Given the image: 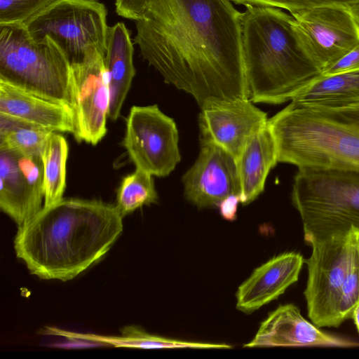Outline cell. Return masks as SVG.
I'll list each match as a JSON object with an SVG mask.
<instances>
[{
  "label": "cell",
  "instance_id": "1",
  "mask_svg": "<svg viewBox=\"0 0 359 359\" xmlns=\"http://www.w3.org/2000/svg\"><path fill=\"white\" fill-rule=\"evenodd\" d=\"M240 16L230 0H149L134 42L165 83L200 107L249 99Z\"/></svg>",
  "mask_w": 359,
  "mask_h": 359
},
{
  "label": "cell",
  "instance_id": "2",
  "mask_svg": "<svg viewBox=\"0 0 359 359\" xmlns=\"http://www.w3.org/2000/svg\"><path fill=\"white\" fill-rule=\"evenodd\" d=\"M116 205L62 198L18 226V258L41 279L70 280L100 260L123 231Z\"/></svg>",
  "mask_w": 359,
  "mask_h": 359
},
{
  "label": "cell",
  "instance_id": "3",
  "mask_svg": "<svg viewBox=\"0 0 359 359\" xmlns=\"http://www.w3.org/2000/svg\"><path fill=\"white\" fill-rule=\"evenodd\" d=\"M292 16L283 9L247 6L241 13L243 55L249 100H292L322 74L298 46Z\"/></svg>",
  "mask_w": 359,
  "mask_h": 359
},
{
  "label": "cell",
  "instance_id": "4",
  "mask_svg": "<svg viewBox=\"0 0 359 359\" xmlns=\"http://www.w3.org/2000/svg\"><path fill=\"white\" fill-rule=\"evenodd\" d=\"M278 162L299 169L359 170V106L291 103L268 120Z\"/></svg>",
  "mask_w": 359,
  "mask_h": 359
},
{
  "label": "cell",
  "instance_id": "5",
  "mask_svg": "<svg viewBox=\"0 0 359 359\" xmlns=\"http://www.w3.org/2000/svg\"><path fill=\"white\" fill-rule=\"evenodd\" d=\"M0 81L74 111L72 67L49 36L32 39L22 25H0Z\"/></svg>",
  "mask_w": 359,
  "mask_h": 359
},
{
  "label": "cell",
  "instance_id": "6",
  "mask_svg": "<svg viewBox=\"0 0 359 359\" xmlns=\"http://www.w3.org/2000/svg\"><path fill=\"white\" fill-rule=\"evenodd\" d=\"M292 202L307 243L359 230V170L299 169Z\"/></svg>",
  "mask_w": 359,
  "mask_h": 359
},
{
  "label": "cell",
  "instance_id": "7",
  "mask_svg": "<svg viewBox=\"0 0 359 359\" xmlns=\"http://www.w3.org/2000/svg\"><path fill=\"white\" fill-rule=\"evenodd\" d=\"M107 15L104 5L97 0H57L24 27L35 41L52 39L72 67L81 63L93 46L104 56Z\"/></svg>",
  "mask_w": 359,
  "mask_h": 359
},
{
  "label": "cell",
  "instance_id": "8",
  "mask_svg": "<svg viewBox=\"0 0 359 359\" xmlns=\"http://www.w3.org/2000/svg\"><path fill=\"white\" fill-rule=\"evenodd\" d=\"M355 229L308 243L311 253L305 261L308 278L304 295L308 316L318 327H337L342 323L339 301Z\"/></svg>",
  "mask_w": 359,
  "mask_h": 359
},
{
  "label": "cell",
  "instance_id": "9",
  "mask_svg": "<svg viewBox=\"0 0 359 359\" xmlns=\"http://www.w3.org/2000/svg\"><path fill=\"white\" fill-rule=\"evenodd\" d=\"M298 46L321 73L359 43L350 8L322 6L290 13Z\"/></svg>",
  "mask_w": 359,
  "mask_h": 359
},
{
  "label": "cell",
  "instance_id": "10",
  "mask_svg": "<svg viewBox=\"0 0 359 359\" xmlns=\"http://www.w3.org/2000/svg\"><path fill=\"white\" fill-rule=\"evenodd\" d=\"M178 140L174 120L156 104L131 107L122 144L136 168L168 176L181 159Z\"/></svg>",
  "mask_w": 359,
  "mask_h": 359
},
{
  "label": "cell",
  "instance_id": "11",
  "mask_svg": "<svg viewBox=\"0 0 359 359\" xmlns=\"http://www.w3.org/2000/svg\"><path fill=\"white\" fill-rule=\"evenodd\" d=\"M72 67L75 133L79 142L96 145L106 135L110 93L103 54L91 47L84 60Z\"/></svg>",
  "mask_w": 359,
  "mask_h": 359
},
{
  "label": "cell",
  "instance_id": "12",
  "mask_svg": "<svg viewBox=\"0 0 359 359\" xmlns=\"http://www.w3.org/2000/svg\"><path fill=\"white\" fill-rule=\"evenodd\" d=\"M0 208L21 226L43 208L41 155H24L0 149Z\"/></svg>",
  "mask_w": 359,
  "mask_h": 359
},
{
  "label": "cell",
  "instance_id": "13",
  "mask_svg": "<svg viewBox=\"0 0 359 359\" xmlns=\"http://www.w3.org/2000/svg\"><path fill=\"white\" fill-rule=\"evenodd\" d=\"M194 164L183 175L184 196L200 208L218 206L231 195L241 196L236 159L212 140L201 137Z\"/></svg>",
  "mask_w": 359,
  "mask_h": 359
},
{
  "label": "cell",
  "instance_id": "14",
  "mask_svg": "<svg viewBox=\"0 0 359 359\" xmlns=\"http://www.w3.org/2000/svg\"><path fill=\"white\" fill-rule=\"evenodd\" d=\"M201 109V136L224 149L236 161L248 139L268 121L266 114L249 99L210 100Z\"/></svg>",
  "mask_w": 359,
  "mask_h": 359
},
{
  "label": "cell",
  "instance_id": "15",
  "mask_svg": "<svg viewBox=\"0 0 359 359\" xmlns=\"http://www.w3.org/2000/svg\"><path fill=\"white\" fill-rule=\"evenodd\" d=\"M301 314L292 304L279 306L261 323L255 337L244 347H358L359 342L325 332Z\"/></svg>",
  "mask_w": 359,
  "mask_h": 359
},
{
  "label": "cell",
  "instance_id": "16",
  "mask_svg": "<svg viewBox=\"0 0 359 359\" xmlns=\"http://www.w3.org/2000/svg\"><path fill=\"white\" fill-rule=\"evenodd\" d=\"M304 262L301 254L288 252L256 268L238 288L236 309L250 314L278 298L298 280Z\"/></svg>",
  "mask_w": 359,
  "mask_h": 359
},
{
  "label": "cell",
  "instance_id": "17",
  "mask_svg": "<svg viewBox=\"0 0 359 359\" xmlns=\"http://www.w3.org/2000/svg\"><path fill=\"white\" fill-rule=\"evenodd\" d=\"M0 113L41 126L50 130L75 133L74 111L55 102L0 81Z\"/></svg>",
  "mask_w": 359,
  "mask_h": 359
},
{
  "label": "cell",
  "instance_id": "18",
  "mask_svg": "<svg viewBox=\"0 0 359 359\" xmlns=\"http://www.w3.org/2000/svg\"><path fill=\"white\" fill-rule=\"evenodd\" d=\"M277 163L276 142L267 121L248 139L237 159L241 203H251L263 191L268 174Z\"/></svg>",
  "mask_w": 359,
  "mask_h": 359
},
{
  "label": "cell",
  "instance_id": "19",
  "mask_svg": "<svg viewBox=\"0 0 359 359\" xmlns=\"http://www.w3.org/2000/svg\"><path fill=\"white\" fill-rule=\"evenodd\" d=\"M133 53V43L126 25L117 22L109 27L104 62L110 93L109 117L113 121L120 116L135 75Z\"/></svg>",
  "mask_w": 359,
  "mask_h": 359
},
{
  "label": "cell",
  "instance_id": "20",
  "mask_svg": "<svg viewBox=\"0 0 359 359\" xmlns=\"http://www.w3.org/2000/svg\"><path fill=\"white\" fill-rule=\"evenodd\" d=\"M291 101L332 108L359 106V69L321 74Z\"/></svg>",
  "mask_w": 359,
  "mask_h": 359
},
{
  "label": "cell",
  "instance_id": "21",
  "mask_svg": "<svg viewBox=\"0 0 359 359\" xmlns=\"http://www.w3.org/2000/svg\"><path fill=\"white\" fill-rule=\"evenodd\" d=\"M119 337L100 336L96 334H73L74 337L95 341L115 347L135 348H231L226 344L189 341L170 339L151 334L135 326H126L121 332Z\"/></svg>",
  "mask_w": 359,
  "mask_h": 359
},
{
  "label": "cell",
  "instance_id": "22",
  "mask_svg": "<svg viewBox=\"0 0 359 359\" xmlns=\"http://www.w3.org/2000/svg\"><path fill=\"white\" fill-rule=\"evenodd\" d=\"M69 146L67 140L57 132L48 138L41 159L43 167V207L52 205L63 198L66 187V165Z\"/></svg>",
  "mask_w": 359,
  "mask_h": 359
},
{
  "label": "cell",
  "instance_id": "23",
  "mask_svg": "<svg viewBox=\"0 0 359 359\" xmlns=\"http://www.w3.org/2000/svg\"><path fill=\"white\" fill-rule=\"evenodd\" d=\"M54 131L0 113V149L24 155H41Z\"/></svg>",
  "mask_w": 359,
  "mask_h": 359
},
{
  "label": "cell",
  "instance_id": "24",
  "mask_svg": "<svg viewBox=\"0 0 359 359\" xmlns=\"http://www.w3.org/2000/svg\"><path fill=\"white\" fill-rule=\"evenodd\" d=\"M157 201L153 175L136 168L121 182L117 190L116 206L124 217L143 205L155 203Z\"/></svg>",
  "mask_w": 359,
  "mask_h": 359
},
{
  "label": "cell",
  "instance_id": "25",
  "mask_svg": "<svg viewBox=\"0 0 359 359\" xmlns=\"http://www.w3.org/2000/svg\"><path fill=\"white\" fill-rule=\"evenodd\" d=\"M359 303V230L355 229L345 276L341 285L338 311L341 323L351 316Z\"/></svg>",
  "mask_w": 359,
  "mask_h": 359
},
{
  "label": "cell",
  "instance_id": "26",
  "mask_svg": "<svg viewBox=\"0 0 359 359\" xmlns=\"http://www.w3.org/2000/svg\"><path fill=\"white\" fill-rule=\"evenodd\" d=\"M57 0H0V25H22Z\"/></svg>",
  "mask_w": 359,
  "mask_h": 359
},
{
  "label": "cell",
  "instance_id": "27",
  "mask_svg": "<svg viewBox=\"0 0 359 359\" xmlns=\"http://www.w3.org/2000/svg\"><path fill=\"white\" fill-rule=\"evenodd\" d=\"M149 0H115L116 13L126 19L135 21L141 19Z\"/></svg>",
  "mask_w": 359,
  "mask_h": 359
},
{
  "label": "cell",
  "instance_id": "28",
  "mask_svg": "<svg viewBox=\"0 0 359 359\" xmlns=\"http://www.w3.org/2000/svg\"><path fill=\"white\" fill-rule=\"evenodd\" d=\"M356 69H359V43L325 69L322 74H332Z\"/></svg>",
  "mask_w": 359,
  "mask_h": 359
},
{
  "label": "cell",
  "instance_id": "29",
  "mask_svg": "<svg viewBox=\"0 0 359 359\" xmlns=\"http://www.w3.org/2000/svg\"><path fill=\"white\" fill-rule=\"evenodd\" d=\"M239 202H241V198L238 195H231L224 198L217 206L222 216L225 219L233 220L236 217Z\"/></svg>",
  "mask_w": 359,
  "mask_h": 359
},
{
  "label": "cell",
  "instance_id": "30",
  "mask_svg": "<svg viewBox=\"0 0 359 359\" xmlns=\"http://www.w3.org/2000/svg\"><path fill=\"white\" fill-rule=\"evenodd\" d=\"M351 318L353 319L355 327L358 332L359 333V303L355 307L351 316Z\"/></svg>",
  "mask_w": 359,
  "mask_h": 359
},
{
  "label": "cell",
  "instance_id": "31",
  "mask_svg": "<svg viewBox=\"0 0 359 359\" xmlns=\"http://www.w3.org/2000/svg\"><path fill=\"white\" fill-rule=\"evenodd\" d=\"M349 8L353 18L359 25V4L353 5Z\"/></svg>",
  "mask_w": 359,
  "mask_h": 359
}]
</instances>
